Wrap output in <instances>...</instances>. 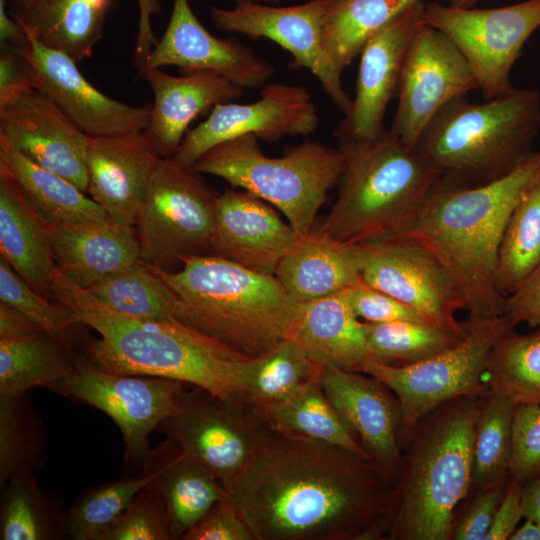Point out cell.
<instances>
[{
    "mask_svg": "<svg viewBox=\"0 0 540 540\" xmlns=\"http://www.w3.org/2000/svg\"><path fill=\"white\" fill-rule=\"evenodd\" d=\"M394 486L370 459L272 431L230 495L255 540H380Z\"/></svg>",
    "mask_w": 540,
    "mask_h": 540,
    "instance_id": "6da1fadb",
    "label": "cell"
},
{
    "mask_svg": "<svg viewBox=\"0 0 540 540\" xmlns=\"http://www.w3.org/2000/svg\"><path fill=\"white\" fill-rule=\"evenodd\" d=\"M51 298L69 308L100 338H86L81 355L116 374L173 379L223 399L244 396L253 358L177 321L144 320L123 315L79 287L58 269Z\"/></svg>",
    "mask_w": 540,
    "mask_h": 540,
    "instance_id": "7a4b0ae2",
    "label": "cell"
},
{
    "mask_svg": "<svg viewBox=\"0 0 540 540\" xmlns=\"http://www.w3.org/2000/svg\"><path fill=\"white\" fill-rule=\"evenodd\" d=\"M540 176V150L507 176L469 188L437 183L416 214L396 233L415 240L445 267L472 318L504 314L496 288L500 244L516 204Z\"/></svg>",
    "mask_w": 540,
    "mask_h": 540,
    "instance_id": "3957f363",
    "label": "cell"
},
{
    "mask_svg": "<svg viewBox=\"0 0 540 540\" xmlns=\"http://www.w3.org/2000/svg\"><path fill=\"white\" fill-rule=\"evenodd\" d=\"M483 393L442 403L412 428L392 492L385 539H451L456 509L471 485Z\"/></svg>",
    "mask_w": 540,
    "mask_h": 540,
    "instance_id": "277c9868",
    "label": "cell"
},
{
    "mask_svg": "<svg viewBox=\"0 0 540 540\" xmlns=\"http://www.w3.org/2000/svg\"><path fill=\"white\" fill-rule=\"evenodd\" d=\"M151 268L176 296L174 319L247 357L285 339L299 307L275 275L218 255L192 257L179 270Z\"/></svg>",
    "mask_w": 540,
    "mask_h": 540,
    "instance_id": "5b68a950",
    "label": "cell"
},
{
    "mask_svg": "<svg viewBox=\"0 0 540 540\" xmlns=\"http://www.w3.org/2000/svg\"><path fill=\"white\" fill-rule=\"evenodd\" d=\"M540 127V94L534 89L470 102L466 95L444 105L421 134L415 151L439 176L438 184L469 188L501 179L534 152Z\"/></svg>",
    "mask_w": 540,
    "mask_h": 540,
    "instance_id": "8992f818",
    "label": "cell"
},
{
    "mask_svg": "<svg viewBox=\"0 0 540 540\" xmlns=\"http://www.w3.org/2000/svg\"><path fill=\"white\" fill-rule=\"evenodd\" d=\"M345 157L337 199L318 227L358 244L396 234L439 182L437 173L389 129L366 140L338 139Z\"/></svg>",
    "mask_w": 540,
    "mask_h": 540,
    "instance_id": "52a82bcc",
    "label": "cell"
},
{
    "mask_svg": "<svg viewBox=\"0 0 540 540\" xmlns=\"http://www.w3.org/2000/svg\"><path fill=\"white\" fill-rule=\"evenodd\" d=\"M258 139L247 134L222 142L191 169L248 191L277 208L298 235L309 233L328 191L344 171L342 150L307 139L286 147L280 157H268Z\"/></svg>",
    "mask_w": 540,
    "mask_h": 540,
    "instance_id": "ba28073f",
    "label": "cell"
},
{
    "mask_svg": "<svg viewBox=\"0 0 540 540\" xmlns=\"http://www.w3.org/2000/svg\"><path fill=\"white\" fill-rule=\"evenodd\" d=\"M464 339L423 361L392 366L365 359L358 371L385 384L401 410L400 434L410 433L426 413L451 399L483 393L486 363L495 343L515 324L505 314L463 321Z\"/></svg>",
    "mask_w": 540,
    "mask_h": 540,
    "instance_id": "9c48e42d",
    "label": "cell"
},
{
    "mask_svg": "<svg viewBox=\"0 0 540 540\" xmlns=\"http://www.w3.org/2000/svg\"><path fill=\"white\" fill-rule=\"evenodd\" d=\"M155 431L207 468L230 494L273 430L245 397L223 399L194 386L178 393L176 409Z\"/></svg>",
    "mask_w": 540,
    "mask_h": 540,
    "instance_id": "30bf717a",
    "label": "cell"
},
{
    "mask_svg": "<svg viewBox=\"0 0 540 540\" xmlns=\"http://www.w3.org/2000/svg\"><path fill=\"white\" fill-rule=\"evenodd\" d=\"M218 195L198 172L162 159L135 225L140 261L171 270L211 254Z\"/></svg>",
    "mask_w": 540,
    "mask_h": 540,
    "instance_id": "8fae6325",
    "label": "cell"
},
{
    "mask_svg": "<svg viewBox=\"0 0 540 540\" xmlns=\"http://www.w3.org/2000/svg\"><path fill=\"white\" fill-rule=\"evenodd\" d=\"M425 22L444 33L466 59L486 100L511 93L513 65L540 27V0L499 8L424 4Z\"/></svg>",
    "mask_w": 540,
    "mask_h": 540,
    "instance_id": "7c38bea8",
    "label": "cell"
},
{
    "mask_svg": "<svg viewBox=\"0 0 540 540\" xmlns=\"http://www.w3.org/2000/svg\"><path fill=\"white\" fill-rule=\"evenodd\" d=\"M182 389L184 383L173 379L116 374L77 356L74 370L49 390L107 414L122 434L126 466L142 470L150 434L174 412Z\"/></svg>",
    "mask_w": 540,
    "mask_h": 540,
    "instance_id": "4fadbf2b",
    "label": "cell"
},
{
    "mask_svg": "<svg viewBox=\"0 0 540 540\" xmlns=\"http://www.w3.org/2000/svg\"><path fill=\"white\" fill-rule=\"evenodd\" d=\"M343 1L311 0L282 7L253 2L237 4L233 9L210 6L209 14L220 31L240 33L252 39L266 38L280 45L293 57L290 67L309 70L337 108L346 114L352 99L324 46L327 21Z\"/></svg>",
    "mask_w": 540,
    "mask_h": 540,
    "instance_id": "5bb4252c",
    "label": "cell"
},
{
    "mask_svg": "<svg viewBox=\"0 0 540 540\" xmlns=\"http://www.w3.org/2000/svg\"><path fill=\"white\" fill-rule=\"evenodd\" d=\"M361 280L418 310L438 325L461 329L464 301L452 277L425 247L392 234L358 243Z\"/></svg>",
    "mask_w": 540,
    "mask_h": 540,
    "instance_id": "9a60e30c",
    "label": "cell"
},
{
    "mask_svg": "<svg viewBox=\"0 0 540 540\" xmlns=\"http://www.w3.org/2000/svg\"><path fill=\"white\" fill-rule=\"evenodd\" d=\"M477 89L466 59L441 31L426 22L414 36L400 74L390 130L415 150L426 126L452 99Z\"/></svg>",
    "mask_w": 540,
    "mask_h": 540,
    "instance_id": "2e32d148",
    "label": "cell"
},
{
    "mask_svg": "<svg viewBox=\"0 0 540 540\" xmlns=\"http://www.w3.org/2000/svg\"><path fill=\"white\" fill-rule=\"evenodd\" d=\"M318 126L316 106L304 86L267 84L256 102L216 105L203 122L188 130L170 159L191 168L209 149L239 136L253 134L277 142L286 135H309Z\"/></svg>",
    "mask_w": 540,
    "mask_h": 540,
    "instance_id": "e0dca14e",
    "label": "cell"
},
{
    "mask_svg": "<svg viewBox=\"0 0 540 540\" xmlns=\"http://www.w3.org/2000/svg\"><path fill=\"white\" fill-rule=\"evenodd\" d=\"M89 138L39 89L0 105V142L85 193Z\"/></svg>",
    "mask_w": 540,
    "mask_h": 540,
    "instance_id": "ac0fdd59",
    "label": "cell"
},
{
    "mask_svg": "<svg viewBox=\"0 0 540 540\" xmlns=\"http://www.w3.org/2000/svg\"><path fill=\"white\" fill-rule=\"evenodd\" d=\"M17 47L34 68L38 89L87 136L130 134L148 127L151 105L131 106L105 95L84 77L76 61L27 33Z\"/></svg>",
    "mask_w": 540,
    "mask_h": 540,
    "instance_id": "d6986e66",
    "label": "cell"
},
{
    "mask_svg": "<svg viewBox=\"0 0 540 540\" xmlns=\"http://www.w3.org/2000/svg\"><path fill=\"white\" fill-rule=\"evenodd\" d=\"M423 0L417 1L377 30L360 52L355 97L334 132L337 139L366 140L379 135L390 100L397 95L403 63L425 23Z\"/></svg>",
    "mask_w": 540,
    "mask_h": 540,
    "instance_id": "ffe728a7",
    "label": "cell"
},
{
    "mask_svg": "<svg viewBox=\"0 0 540 540\" xmlns=\"http://www.w3.org/2000/svg\"><path fill=\"white\" fill-rule=\"evenodd\" d=\"M168 65L184 72L215 71L245 89L264 86L274 74V66L240 40L212 35L194 14L189 0H173L164 34L137 71L142 76Z\"/></svg>",
    "mask_w": 540,
    "mask_h": 540,
    "instance_id": "44dd1931",
    "label": "cell"
},
{
    "mask_svg": "<svg viewBox=\"0 0 540 540\" xmlns=\"http://www.w3.org/2000/svg\"><path fill=\"white\" fill-rule=\"evenodd\" d=\"M322 389L372 461L396 484L402 465L401 410L381 381L359 371L322 367Z\"/></svg>",
    "mask_w": 540,
    "mask_h": 540,
    "instance_id": "7402d4cb",
    "label": "cell"
},
{
    "mask_svg": "<svg viewBox=\"0 0 540 540\" xmlns=\"http://www.w3.org/2000/svg\"><path fill=\"white\" fill-rule=\"evenodd\" d=\"M162 159L143 132L90 137L86 152L87 193L111 221L135 228Z\"/></svg>",
    "mask_w": 540,
    "mask_h": 540,
    "instance_id": "603a6c76",
    "label": "cell"
},
{
    "mask_svg": "<svg viewBox=\"0 0 540 540\" xmlns=\"http://www.w3.org/2000/svg\"><path fill=\"white\" fill-rule=\"evenodd\" d=\"M298 234L266 201L230 188L218 195L211 254L274 275Z\"/></svg>",
    "mask_w": 540,
    "mask_h": 540,
    "instance_id": "cb8c5ba5",
    "label": "cell"
},
{
    "mask_svg": "<svg viewBox=\"0 0 540 540\" xmlns=\"http://www.w3.org/2000/svg\"><path fill=\"white\" fill-rule=\"evenodd\" d=\"M142 76L154 97L150 122L143 133L163 159L176 153L194 119L245 93V88L211 70L188 71L175 76L156 68Z\"/></svg>",
    "mask_w": 540,
    "mask_h": 540,
    "instance_id": "d4e9b609",
    "label": "cell"
},
{
    "mask_svg": "<svg viewBox=\"0 0 540 540\" xmlns=\"http://www.w3.org/2000/svg\"><path fill=\"white\" fill-rule=\"evenodd\" d=\"M274 275L297 303L340 293L362 281L358 245L313 228L298 235Z\"/></svg>",
    "mask_w": 540,
    "mask_h": 540,
    "instance_id": "484cf974",
    "label": "cell"
},
{
    "mask_svg": "<svg viewBox=\"0 0 540 540\" xmlns=\"http://www.w3.org/2000/svg\"><path fill=\"white\" fill-rule=\"evenodd\" d=\"M48 228L58 270L81 288L88 289L108 275L140 260L134 227L109 221Z\"/></svg>",
    "mask_w": 540,
    "mask_h": 540,
    "instance_id": "4316f807",
    "label": "cell"
},
{
    "mask_svg": "<svg viewBox=\"0 0 540 540\" xmlns=\"http://www.w3.org/2000/svg\"><path fill=\"white\" fill-rule=\"evenodd\" d=\"M344 291L299 303L286 338L320 366L358 371L367 359L364 324Z\"/></svg>",
    "mask_w": 540,
    "mask_h": 540,
    "instance_id": "83f0119b",
    "label": "cell"
},
{
    "mask_svg": "<svg viewBox=\"0 0 540 540\" xmlns=\"http://www.w3.org/2000/svg\"><path fill=\"white\" fill-rule=\"evenodd\" d=\"M0 252L39 294L51 298L57 266L48 225L30 208L16 184L0 172Z\"/></svg>",
    "mask_w": 540,
    "mask_h": 540,
    "instance_id": "f1b7e54d",
    "label": "cell"
},
{
    "mask_svg": "<svg viewBox=\"0 0 540 540\" xmlns=\"http://www.w3.org/2000/svg\"><path fill=\"white\" fill-rule=\"evenodd\" d=\"M148 458L159 468L149 487L166 506L173 540H181L216 502L231 496L207 468L169 438L151 449Z\"/></svg>",
    "mask_w": 540,
    "mask_h": 540,
    "instance_id": "f546056e",
    "label": "cell"
},
{
    "mask_svg": "<svg viewBox=\"0 0 540 540\" xmlns=\"http://www.w3.org/2000/svg\"><path fill=\"white\" fill-rule=\"evenodd\" d=\"M0 172L48 226L94 225L111 221L91 197L64 177L33 163L0 142Z\"/></svg>",
    "mask_w": 540,
    "mask_h": 540,
    "instance_id": "4dcf8cb0",
    "label": "cell"
},
{
    "mask_svg": "<svg viewBox=\"0 0 540 540\" xmlns=\"http://www.w3.org/2000/svg\"><path fill=\"white\" fill-rule=\"evenodd\" d=\"M110 6L111 0H39L12 16L39 43L78 63L92 56Z\"/></svg>",
    "mask_w": 540,
    "mask_h": 540,
    "instance_id": "1f68e13d",
    "label": "cell"
},
{
    "mask_svg": "<svg viewBox=\"0 0 540 540\" xmlns=\"http://www.w3.org/2000/svg\"><path fill=\"white\" fill-rule=\"evenodd\" d=\"M255 406L275 432L338 446L372 460L326 397L319 378L285 400Z\"/></svg>",
    "mask_w": 540,
    "mask_h": 540,
    "instance_id": "d6a6232c",
    "label": "cell"
},
{
    "mask_svg": "<svg viewBox=\"0 0 540 540\" xmlns=\"http://www.w3.org/2000/svg\"><path fill=\"white\" fill-rule=\"evenodd\" d=\"M77 356L45 332L0 340V395H16L32 388L48 390L68 376Z\"/></svg>",
    "mask_w": 540,
    "mask_h": 540,
    "instance_id": "836d02e7",
    "label": "cell"
},
{
    "mask_svg": "<svg viewBox=\"0 0 540 540\" xmlns=\"http://www.w3.org/2000/svg\"><path fill=\"white\" fill-rule=\"evenodd\" d=\"M1 540L67 538L61 500L43 490L35 473L13 476L0 486Z\"/></svg>",
    "mask_w": 540,
    "mask_h": 540,
    "instance_id": "e575fe53",
    "label": "cell"
},
{
    "mask_svg": "<svg viewBox=\"0 0 540 540\" xmlns=\"http://www.w3.org/2000/svg\"><path fill=\"white\" fill-rule=\"evenodd\" d=\"M158 473V466L147 458L137 476H123L83 490L66 510L67 538L101 540L135 495L149 486Z\"/></svg>",
    "mask_w": 540,
    "mask_h": 540,
    "instance_id": "d590c367",
    "label": "cell"
},
{
    "mask_svg": "<svg viewBox=\"0 0 540 540\" xmlns=\"http://www.w3.org/2000/svg\"><path fill=\"white\" fill-rule=\"evenodd\" d=\"M49 438L27 393L0 395V486L35 473L46 462Z\"/></svg>",
    "mask_w": 540,
    "mask_h": 540,
    "instance_id": "8d00e7d4",
    "label": "cell"
},
{
    "mask_svg": "<svg viewBox=\"0 0 540 540\" xmlns=\"http://www.w3.org/2000/svg\"><path fill=\"white\" fill-rule=\"evenodd\" d=\"M363 324L367 358L392 366L423 361L456 346L465 337L464 323L461 329L409 320Z\"/></svg>",
    "mask_w": 540,
    "mask_h": 540,
    "instance_id": "74e56055",
    "label": "cell"
},
{
    "mask_svg": "<svg viewBox=\"0 0 540 540\" xmlns=\"http://www.w3.org/2000/svg\"><path fill=\"white\" fill-rule=\"evenodd\" d=\"M516 406L512 399L503 394L490 390L483 393L475 424L468 495L509 477Z\"/></svg>",
    "mask_w": 540,
    "mask_h": 540,
    "instance_id": "f35d334b",
    "label": "cell"
},
{
    "mask_svg": "<svg viewBox=\"0 0 540 540\" xmlns=\"http://www.w3.org/2000/svg\"><path fill=\"white\" fill-rule=\"evenodd\" d=\"M540 265V176L525 191L508 220L495 271L497 290L508 296Z\"/></svg>",
    "mask_w": 540,
    "mask_h": 540,
    "instance_id": "ab89813d",
    "label": "cell"
},
{
    "mask_svg": "<svg viewBox=\"0 0 540 540\" xmlns=\"http://www.w3.org/2000/svg\"><path fill=\"white\" fill-rule=\"evenodd\" d=\"M86 290L111 309L129 317L144 320L173 318L174 292L151 267L140 260L108 275Z\"/></svg>",
    "mask_w": 540,
    "mask_h": 540,
    "instance_id": "60d3db41",
    "label": "cell"
},
{
    "mask_svg": "<svg viewBox=\"0 0 540 540\" xmlns=\"http://www.w3.org/2000/svg\"><path fill=\"white\" fill-rule=\"evenodd\" d=\"M484 384L517 405H540V328L526 335L511 330L502 336L489 354Z\"/></svg>",
    "mask_w": 540,
    "mask_h": 540,
    "instance_id": "b9f144b4",
    "label": "cell"
},
{
    "mask_svg": "<svg viewBox=\"0 0 540 540\" xmlns=\"http://www.w3.org/2000/svg\"><path fill=\"white\" fill-rule=\"evenodd\" d=\"M420 0H344L327 21L324 46L342 74L367 40L393 17Z\"/></svg>",
    "mask_w": 540,
    "mask_h": 540,
    "instance_id": "7bdbcfd3",
    "label": "cell"
},
{
    "mask_svg": "<svg viewBox=\"0 0 540 540\" xmlns=\"http://www.w3.org/2000/svg\"><path fill=\"white\" fill-rule=\"evenodd\" d=\"M322 367L296 343L285 338L264 355L253 358L244 384V396L254 405L285 400L318 379Z\"/></svg>",
    "mask_w": 540,
    "mask_h": 540,
    "instance_id": "ee69618b",
    "label": "cell"
},
{
    "mask_svg": "<svg viewBox=\"0 0 540 540\" xmlns=\"http://www.w3.org/2000/svg\"><path fill=\"white\" fill-rule=\"evenodd\" d=\"M0 303H3L34 322L70 350L83 346L86 338L79 337L83 326L66 306L37 293L4 259L0 258Z\"/></svg>",
    "mask_w": 540,
    "mask_h": 540,
    "instance_id": "f6af8a7d",
    "label": "cell"
},
{
    "mask_svg": "<svg viewBox=\"0 0 540 540\" xmlns=\"http://www.w3.org/2000/svg\"><path fill=\"white\" fill-rule=\"evenodd\" d=\"M101 540H173L160 495L149 486L138 492Z\"/></svg>",
    "mask_w": 540,
    "mask_h": 540,
    "instance_id": "bcb514c9",
    "label": "cell"
},
{
    "mask_svg": "<svg viewBox=\"0 0 540 540\" xmlns=\"http://www.w3.org/2000/svg\"><path fill=\"white\" fill-rule=\"evenodd\" d=\"M540 472V405L516 406L509 476L525 484Z\"/></svg>",
    "mask_w": 540,
    "mask_h": 540,
    "instance_id": "7dc6e473",
    "label": "cell"
},
{
    "mask_svg": "<svg viewBox=\"0 0 540 540\" xmlns=\"http://www.w3.org/2000/svg\"><path fill=\"white\" fill-rule=\"evenodd\" d=\"M508 478L466 497L463 512L454 518L450 540H485L503 498Z\"/></svg>",
    "mask_w": 540,
    "mask_h": 540,
    "instance_id": "c3c4849f",
    "label": "cell"
},
{
    "mask_svg": "<svg viewBox=\"0 0 540 540\" xmlns=\"http://www.w3.org/2000/svg\"><path fill=\"white\" fill-rule=\"evenodd\" d=\"M344 292L353 312L364 322L386 323L409 320L435 323L418 310L362 281Z\"/></svg>",
    "mask_w": 540,
    "mask_h": 540,
    "instance_id": "681fc988",
    "label": "cell"
},
{
    "mask_svg": "<svg viewBox=\"0 0 540 540\" xmlns=\"http://www.w3.org/2000/svg\"><path fill=\"white\" fill-rule=\"evenodd\" d=\"M181 540H255L232 497L216 502Z\"/></svg>",
    "mask_w": 540,
    "mask_h": 540,
    "instance_id": "f907efd6",
    "label": "cell"
},
{
    "mask_svg": "<svg viewBox=\"0 0 540 540\" xmlns=\"http://www.w3.org/2000/svg\"><path fill=\"white\" fill-rule=\"evenodd\" d=\"M0 105L32 89H38L37 74L17 46L1 45Z\"/></svg>",
    "mask_w": 540,
    "mask_h": 540,
    "instance_id": "816d5d0a",
    "label": "cell"
},
{
    "mask_svg": "<svg viewBox=\"0 0 540 540\" xmlns=\"http://www.w3.org/2000/svg\"><path fill=\"white\" fill-rule=\"evenodd\" d=\"M504 314L516 325L540 328V265L506 296Z\"/></svg>",
    "mask_w": 540,
    "mask_h": 540,
    "instance_id": "f5cc1de1",
    "label": "cell"
},
{
    "mask_svg": "<svg viewBox=\"0 0 540 540\" xmlns=\"http://www.w3.org/2000/svg\"><path fill=\"white\" fill-rule=\"evenodd\" d=\"M523 486V483L509 476L503 498L485 540L510 539L520 520L524 518L522 511Z\"/></svg>",
    "mask_w": 540,
    "mask_h": 540,
    "instance_id": "db71d44e",
    "label": "cell"
},
{
    "mask_svg": "<svg viewBox=\"0 0 540 540\" xmlns=\"http://www.w3.org/2000/svg\"><path fill=\"white\" fill-rule=\"evenodd\" d=\"M139 8L138 31L133 52V65L138 70L146 61L158 39L153 34L151 18L162 12L160 0H137Z\"/></svg>",
    "mask_w": 540,
    "mask_h": 540,
    "instance_id": "11a10c76",
    "label": "cell"
},
{
    "mask_svg": "<svg viewBox=\"0 0 540 540\" xmlns=\"http://www.w3.org/2000/svg\"><path fill=\"white\" fill-rule=\"evenodd\" d=\"M44 332L17 310L0 303V340L19 339Z\"/></svg>",
    "mask_w": 540,
    "mask_h": 540,
    "instance_id": "9f6ffc18",
    "label": "cell"
},
{
    "mask_svg": "<svg viewBox=\"0 0 540 540\" xmlns=\"http://www.w3.org/2000/svg\"><path fill=\"white\" fill-rule=\"evenodd\" d=\"M7 0H0V41L1 45L19 46L26 33L13 16L6 10Z\"/></svg>",
    "mask_w": 540,
    "mask_h": 540,
    "instance_id": "6f0895ef",
    "label": "cell"
},
{
    "mask_svg": "<svg viewBox=\"0 0 540 540\" xmlns=\"http://www.w3.org/2000/svg\"><path fill=\"white\" fill-rule=\"evenodd\" d=\"M522 511L524 518L540 522V472L523 486Z\"/></svg>",
    "mask_w": 540,
    "mask_h": 540,
    "instance_id": "680465c9",
    "label": "cell"
},
{
    "mask_svg": "<svg viewBox=\"0 0 540 540\" xmlns=\"http://www.w3.org/2000/svg\"><path fill=\"white\" fill-rule=\"evenodd\" d=\"M525 522L516 528L510 540H540V522L524 518Z\"/></svg>",
    "mask_w": 540,
    "mask_h": 540,
    "instance_id": "91938a15",
    "label": "cell"
},
{
    "mask_svg": "<svg viewBox=\"0 0 540 540\" xmlns=\"http://www.w3.org/2000/svg\"><path fill=\"white\" fill-rule=\"evenodd\" d=\"M39 0H12V15L22 14L30 10Z\"/></svg>",
    "mask_w": 540,
    "mask_h": 540,
    "instance_id": "94428289",
    "label": "cell"
},
{
    "mask_svg": "<svg viewBox=\"0 0 540 540\" xmlns=\"http://www.w3.org/2000/svg\"><path fill=\"white\" fill-rule=\"evenodd\" d=\"M481 0H448V4L457 7H473Z\"/></svg>",
    "mask_w": 540,
    "mask_h": 540,
    "instance_id": "6125c7cd",
    "label": "cell"
},
{
    "mask_svg": "<svg viewBox=\"0 0 540 540\" xmlns=\"http://www.w3.org/2000/svg\"><path fill=\"white\" fill-rule=\"evenodd\" d=\"M237 4L241 3H253V2H259V3H266V4H276L279 3L281 0H233Z\"/></svg>",
    "mask_w": 540,
    "mask_h": 540,
    "instance_id": "be15d7a7",
    "label": "cell"
}]
</instances>
